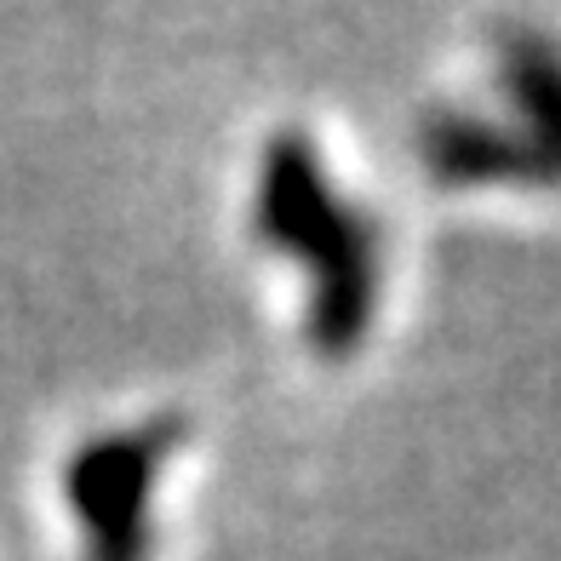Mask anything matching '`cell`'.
<instances>
[{
    "label": "cell",
    "mask_w": 561,
    "mask_h": 561,
    "mask_svg": "<svg viewBox=\"0 0 561 561\" xmlns=\"http://www.w3.org/2000/svg\"><path fill=\"white\" fill-rule=\"evenodd\" d=\"M252 241L310 270L304 339L327 362H350L378 316L385 241H378L373 213L333 190L321 149L304 126H280L259 156Z\"/></svg>",
    "instance_id": "1"
},
{
    "label": "cell",
    "mask_w": 561,
    "mask_h": 561,
    "mask_svg": "<svg viewBox=\"0 0 561 561\" xmlns=\"http://www.w3.org/2000/svg\"><path fill=\"white\" fill-rule=\"evenodd\" d=\"M184 442V419H144L87 436L64 465V504L87 533V561H149L156 550V476Z\"/></svg>",
    "instance_id": "2"
},
{
    "label": "cell",
    "mask_w": 561,
    "mask_h": 561,
    "mask_svg": "<svg viewBox=\"0 0 561 561\" xmlns=\"http://www.w3.org/2000/svg\"><path fill=\"white\" fill-rule=\"evenodd\" d=\"M419 167L442 190H550L510 121L442 104L419 121Z\"/></svg>",
    "instance_id": "3"
},
{
    "label": "cell",
    "mask_w": 561,
    "mask_h": 561,
    "mask_svg": "<svg viewBox=\"0 0 561 561\" xmlns=\"http://www.w3.org/2000/svg\"><path fill=\"white\" fill-rule=\"evenodd\" d=\"M493 69L516 138L533 149L545 184H561V41L533 23H510L493 46Z\"/></svg>",
    "instance_id": "4"
}]
</instances>
